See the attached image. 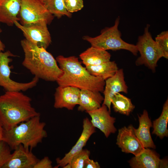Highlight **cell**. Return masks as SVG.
<instances>
[{
    "instance_id": "6da1fadb",
    "label": "cell",
    "mask_w": 168,
    "mask_h": 168,
    "mask_svg": "<svg viewBox=\"0 0 168 168\" xmlns=\"http://www.w3.org/2000/svg\"><path fill=\"white\" fill-rule=\"evenodd\" d=\"M56 60L63 72L62 75L56 81L59 86H70L80 90L103 92L105 81L91 74L86 67L82 66L78 58L59 55L56 57Z\"/></svg>"
},
{
    "instance_id": "7a4b0ae2",
    "label": "cell",
    "mask_w": 168,
    "mask_h": 168,
    "mask_svg": "<svg viewBox=\"0 0 168 168\" xmlns=\"http://www.w3.org/2000/svg\"><path fill=\"white\" fill-rule=\"evenodd\" d=\"M31 99L19 91H6L0 96V121L5 130L40 115L32 106Z\"/></svg>"
},
{
    "instance_id": "3957f363",
    "label": "cell",
    "mask_w": 168,
    "mask_h": 168,
    "mask_svg": "<svg viewBox=\"0 0 168 168\" xmlns=\"http://www.w3.org/2000/svg\"><path fill=\"white\" fill-rule=\"evenodd\" d=\"M25 57L22 64L39 78L56 81L63 74L53 56L46 49L39 47L26 39L21 41Z\"/></svg>"
},
{
    "instance_id": "277c9868",
    "label": "cell",
    "mask_w": 168,
    "mask_h": 168,
    "mask_svg": "<svg viewBox=\"0 0 168 168\" xmlns=\"http://www.w3.org/2000/svg\"><path fill=\"white\" fill-rule=\"evenodd\" d=\"M45 125V123L40 121V115L35 116L8 130L4 129L2 141L11 150L21 144L31 150L47 137Z\"/></svg>"
},
{
    "instance_id": "5b68a950",
    "label": "cell",
    "mask_w": 168,
    "mask_h": 168,
    "mask_svg": "<svg viewBox=\"0 0 168 168\" xmlns=\"http://www.w3.org/2000/svg\"><path fill=\"white\" fill-rule=\"evenodd\" d=\"M119 22L118 17L113 26L103 29L99 35L94 37L85 36L83 39L89 42L91 46L98 49L105 51L124 49L136 56L138 52L136 45L127 43L121 38V33L118 29Z\"/></svg>"
},
{
    "instance_id": "8992f818",
    "label": "cell",
    "mask_w": 168,
    "mask_h": 168,
    "mask_svg": "<svg viewBox=\"0 0 168 168\" xmlns=\"http://www.w3.org/2000/svg\"><path fill=\"white\" fill-rule=\"evenodd\" d=\"M150 25L145 28L143 34L138 37L136 45L140 56L136 60L137 66L144 65L153 72L155 71L158 60L162 54L149 30Z\"/></svg>"
},
{
    "instance_id": "52a82bcc",
    "label": "cell",
    "mask_w": 168,
    "mask_h": 168,
    "mask_svg": "<svg viewBox=\"0 0 168 168\" xmlns=\"http://www.w3.org/2000/svg\"><path fill=\"white\" fill-rule=\"evenodd\" d=\"M18 18L22 25L40 22L48 25L53 20L54 16L42 0H21Z\"/></svg>"
},
{
    "instance_id": "ba28073f",
    "label": "cell",
    "mask_w": 168,
    "mask_h": 168,
    "mask_svg": "<svg viewBox=\"0 0 168 168\" xmlns=\"http://www.w3.org/2000/svg\"><path fill=\"white\" fill-rule=\"evenodd\" d=\"M16 56L10 51L0 53V86L6 91H25L36 86L39 78L35 76L30 82L26 83L18 82L10 78L11 69L12 66H9L12 61L10 57Z\"/></svg>"
},
{
    "instance_id": "9c48e42d",
    "label": "cell",
    "mask_w": 168,
    "mask_h": 168,
    "mask_svg": "<svg viewBox=\"0 0 168 168\" xmlns=\"http://www.w3.org/2000/svg\"><path fill=\"white\" fill-rule=\"evenodd\" d=\"M14 24L23 32L26 39L39 47L46 49L52 40L47 24L44 22L22 25L18 21Z\"/></svg>"
},
{
    "instance_id": "30bf717a",
    "label": "cell",
    "mask_w": 168,
    "mask_h": 168,
    "mask_svg": "<svg viewBox=\"0 0 168 168\" xmlns=\"http://www.w3.org/2000/svg\"><path fill=\"white\" fill-rule=\"evenodd\" d=\"M133 128L131 124L119 129L116 144L122 152L135 156L141 153L145 148L136 136Z\"/></svg>"
},
{
    "instance_id": "8fae6325",
    "label": "cell",
    "mask_w": 168,
    "mask_h": 168,
    "mask_svg": "<svg viewBox=\"0 0 168 168\" xmlns=\"http://www.w3.org/2000/svg\"><path fill=\"white\" fill-rule=\"evenodd\" d=\"M86 112L91 118L90 121L93 126L99 129L106 138L115 133L117 130L114 125L115 118L111 116L106 105H102L97 109Z\"/></svg>"
},
{
    "instance_id": "7c38bea8",
    "label": "cell",
    "mask_w": 168,
    "mask_h": 168,
    "mask_svg": "<svg viewBox=\"0 0 168 168\" xmlns=\"http://www.w3.org/2000/svg\"><path fill=\"white\" fill-rule=\"evenodd\" d=\"M105 82L103 92L104 99L102 105H106L110 112L111 100L114 95L120 92L128 93V87L124 80L123 70L119 69L113 76Z\"/></svg>"
},
{
    "instance_id": "4fadbf2b",
    "label": "cell",
    "mask_w": 168,
    "mask_h": 168,
    "mask_svg": "<svg viewBox=\"0 0 168 168\" xmlns=\"http://www.w3.org/2000/svg\"><path fill=\"white\" fill-rule=\"evenodd\" d=\"M95 129L96 128L93 126L88 118L84 119L83 122V130L79 138L63 158H58L56 159L57 165L54 168L59 167L63 168L67 164L70 163L72 157L83 149L91 136L96 132Z\"/></svg>"
},
{
    "instance_id": "5bb4252c",
    "label": "cell",
    "mask_w": 168,
    "mask_h": 168,
    "mask_svg": "<svg viewBox=\"0 0 168 168\" xmlns=\"http://www.w3.org/2000/svg\"><path fill=\"white\" fill-rule=\"evenodd\" d=\"M80 91V89L74 86H59L56 89L54 94V107L73 110L79 104Z\"/></svg>"
},
{
    "instance_id": "9a60e30c",
    "label": "cell",
    "mask_w": 168,
    "mask_h": 168,
    "mask_svg": "<svg viewBox=\"0 0 168 168\" xmlns=\"http://www.w3.org/2000/svg\"><path fill=\"white\" fill-rule=\"evenodd\" d=\"M2 168H34L39 159L31 150L22 145L18 146Z\"/></svg>"
},
{
    "instance_id": "2e32d148",
    "label": "cell",
    "mask_w": 168,
    "mask_h": 168,
    "mask_svg": "<svg viewBox=\"0 0 168 168\" xmlns=\"http://www.w3.org/2000/svg\"><path fill=\"white\" fill-rule=\"evenodd\" d=\"M132 168H161L168 167L166 159H161L154 151L149 148L144 150L129 161Z\"/></svg>"
},
{
    "instance_id": "e0dca14e",
    "label": "cell",
    "mask_w": 168,
    "mask_h": 168,
    "mask_svg": "<svg viewBox=\"0 0 168 168\" xmlns=\"http://www.w3.org/2000/svg\"><path fill=\"white\" fill-rule=\"evenodd\" d=\"M139 125L138 128H134L135 134L145 148H156L152 138L150 128L152 124L149 118L147 111L144 110L142 114L138 115Z\"/></svg>"
},
{
    "instance_id": "ac0fdd59",
    "label": "cell",
    "mask_w": 168,
    "mask_h": 168,
    "mask_svg": "<svg viewBox=\"0 0 168 168\" xmlns=\"http://www.w3.org/2000/svg\"><path fill=\"white\" fill-rule=\"evenodd\" d=\"M21 0H0V22L12 26L19 21Z\"/></svg>"
},
{
    "instance_id": "d6986e66",
    "label": "cell",
    "mask_w": 168,
    "mask_h": 168,
    "mask_svg": "<svg viewBox=\"0 0 168 168\" xmlns=\"http://www.w3.org/2000/svg\"><path fill=\"white\" fill-rule=\"evenodd\" d=\"M104 99L100 92L80 90L78 110L86 112L97 109L101 107Z\"/></svg>"
},
{
    "instance_id": "ffe728a7",
    "label": "cell",
    "mask_w": 168,
    "mask_h": 168,
    "mask_svg": "<svg viewBox=\"0 0 168 168\" xmlns=\"http://www.w3.org/2000/svg\"><path fill=\"white\" fill-rule=\"evenodd\" d=\"M85 66L96 65L110 60L111 55L107 51L91 46L79 55Z\"/></svg>"
},
{
    "instance_id": "44dd1931",
    "label": "cell",
    "mask_w": 168,
    "mask_h": 168,
    "mask_svg": "<svg viewBox=\"0 0 168 168\" xmlns=\"http://www.w3.org/2000/svg\"><path fill=\"white\" fill-rule=\"evenodd\" d=\"M86 68L91 74L105 81L113 76L119 69L115 62L110 60L97 65L86 66Z\"/></svg>"
},
{
    "instance_id": "7402d4cb",
    "label": "cell",
    "mask_w": 168,
    "mask_h": 168,
    "mask_svg": "<svg viewBox=\"0 0 168 168\" xmlns=\"http://www.w3.org/2000/svg\"><path fill=\"white\" fill-rule=\"evenodd\" d=\"M168 122V100L164 104L161 113L159 117L153 122V128L152 134L158 137L161 139L167 137L168 130L167 125Z\"/></svg>"
},
{
    "instance_id": "603a6c76",
    "label": "cell",
    "mask_w": 168,
    "mask_h": 168,
    "mask_svg": "<svg viewBox=\"0 0 168 168\" xmlns=\"http://www.w3.org/2000/svg\"><path fill=\"white\" fill-rule=\"evenodd\" d=\"M111 103L115 112L126 115H129L135 108L131 99L120 93L114 95Z\"/></svg>"
},
{
    "instance_id": "cb8c5ba5",
    "label": "cell",
    "mask_w": 168,
    "mask_h": 168,
    "mask_svg": "<svg viewBox=\"0 0 168 168\" xmlns=\"http://www.w3.org/2000/svg\"><path fill=\"white\" fill-rule=\"evenodd\" d=\"M49 12L54 16L59 18L66 16L68 17H72V15L65 8L63 0H42Z\"/></svg>"
},
{
    "instance_id": "d4e9b609",
    "label": "cell",
    "mask_w": 168,
    "mask_h": 168,
    "mask_svg": "<svg viewBox=\"0 0 168 168\" xmlns=\"http://www.w3.org/2000/svg\"><path fill=\"white\" fill-rule=\"evenodd\" d=\"M90 155V151L83 149L72 158L69 163L71 168H84L85 161L89 158Z\"/></svg>"
},
{
    "instance_id": "484cf974",
    "label": "cell",
    "mask_w": 168,
    "mask_h": 168,
    "mask_svg": "<svg viewBox=\"0 0 168 168\" xmlns=\"http://www.w3.org/2000/svg\"><path fill=\"white\" fill-rule=\"evenodd\" d=\"M155 41L161 50L163 57L168 58V31H164L158 34Z\"/></svg>"
},
{
    "instance_id": "4316f807",
    "label": "cell",
    "mask_w": 168,
    "mask_h": 168,
    "mask_svg": "<svg viewBox=\"0 0 168 168\" xmlns=\"http://www.w3.org/2000/svg\"><path fill=\"white\" fill-rule=\"evenodd\" d=\"M11 149L8 144L3 141L0 142V168H2L9 159L12 153Z\"/></svg>"
},
{
    "instance_id": "83f0119b",
    "label": "cell",
    "mask_w": 168,
    "mask_h": 168,
    "mask_svg": "<svg viewBox=\"0 0 168 168\" xmlns=\"http://www.w3.org/2000/svg\"><path fill=\"white\" fill-rule=\"evenodd\" d=\"M63 2L66 9L70 13L80 11L84 7L83 0H63Z\"/></svg>"
},
{
    "instance_id": "f1b7e54d",
    "label": "cell",
    "mask_w": 168,
    "mask_h": 168,
    "mask_svg": "<svg viewBox=\"0 0 168 168\" xmlns=\"http://www.w3.org/2000/svg\"><path fill=\"white\" fill-rule=\"evenodd\" d=\"M52 162L48 156H45L41 160H39L34 168H52Z\"/></svg>"
},
{
    "instance_id": "f546056e",
    "label": "cell",
    "mask_w": 168,
    "mask_h": 168,
    "mask_svg": "<svg viewBox=\"0 0 168 168\" xmlns=\"http://www.w3.org/2000/svg\"><path fill=\"white\" fill-rule=\"evenodd\" d=\"M100 166L97 161H95L89 158H87L85 161L84 168H100Z\"/></svg>"
},
{
    "instance_id": "4dcf8cb0",
    "label": "cell",
    "mask_w": 168,
    "mask_h": 168,
    "mask_svg": "<svg viewBox=\"0 0 168 168\" xmlns=\"http://www.w3.org/2000/svg\"><path fill=\"white\" fill-rule=\"evenodd\" d=\"M4 129L0 121V142L2 141Z\"/></svg>"
},
{
    "instance_id": "1f68e13d",
    "label": "cell",
    "mask_w": 168,
    "mask_h": 168,
    "mask_svg": "<svg viewBox=\"0 0 168 168\" xmlns=\"http://www.w3.org/2000/svg\"><path fill=\"white\" fill-rule=\"evenodd\" d=\"M2 32L0 26V33ZM5 46L4 44L2 43L0 39V53L4 51Z\"/></svg>"
}]
</instances>
